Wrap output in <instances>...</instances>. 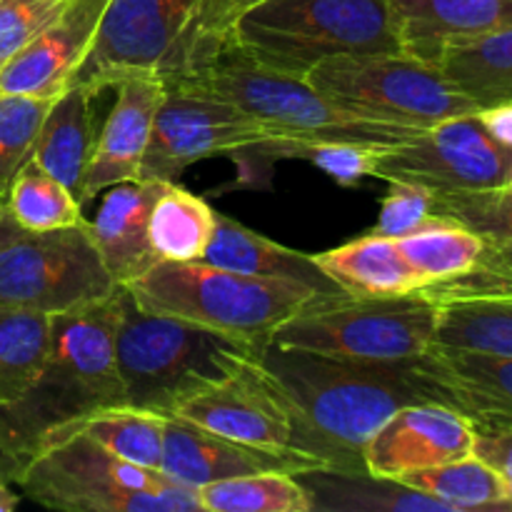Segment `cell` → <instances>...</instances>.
Segmentation results:
<instances>
[{
    "instance_id": "d4e9b609",
    "label": "cell",
    "mask_w": 512,
    "mask_h": 512,
    "mask_svg": "<svg viewBox=\"0 0 512 512\" xmlns=\"http://www.w3.org/2000/svg\"><path fill=\"white\" fill-rule=\"evenodd\" d=\"M295 478L308 493L310 512H453L400 480L368 470L313 468Z\"/></svg>"
},
{
    "instance_id": "52a82bcc",
    "label": "cell",
    "mask_w": 512,
    "mask_h": 512,
    "mask_svg": "<svg viewBox=\"0 0 512 512\" xmlns=\"http://www.w3.org/2000/svg\"><path fill=\"white\" fill-rule=\"evenodd\" d=\"M15 488L38 505L65 512H200L198 490L115 458L80 430L38 450Z\"/></svg>"
},
{
    "instance_id": "7402d4cb",
    "label": "cell",
    "mask_w": 512,
    "mask_h": 512,
    "mask_svg": "<svg viewBox=\"0 0 512 512\" xmlns=\"http://www.w3.org/2000/svg\"><path fill=\"white\" fill-rule=\"evenodd\" d=\"M403 53L430 60L448 45L512 28V0H390Z\"/></svg>"
},
{
    "instance_id": "e0dca14e",
    "label": "cell",
    "mask_w": 512,
    "mask_h": 512,
    "mask_svg": "<svg viewBox=\"0 0 512 512\" xmlns=\"http://www.w3.org/2000/svg\"><path fill=\"white\" fill-rule=\"evenodd\" d=\"M435 345L470 353L512 355V278L475 268L450 283L430 285Z\"/></svg>"
},
{
    "instance_id": "1f68e13d",
    "label": "cell",
    "mask_w": 512,
    "mask_h": 512,
    "mask_svg": "<svg viewBox=\"0 0 512 512\" xmlns=\"http://www.w3.org/2000/svg\"><path fill=\"white\" fill-rule=\"evenodd\" d=\"M50 345V315L0 305V405L13 403L40 373Z\"/></svg>"
},
{
    "instance_id": "484cf974",
    "label": "cell",
    "mask_w": 512,
    "mask_h": 512,
    "mask_svg": "<svg viewBox=\"0 0 512 512\" xmlns=\"http://www.w3.org/2000/svg\"><path fill=\"white\" fill-rule=\"evenodd\" d=\"M90 100L93 95L88 90L80 88L78 83H70L50 103L33 148L35 163L68 185L78 200L95 143Z\"/></svg>"
},
{
    "instance_id": "8d00e7d4",
    "label": "cell",
    "mask_w": 512,
    "mask_h": 512,
    "mask_svg": "<svg viewBox=\"0 0 512 512\" xmlns=\"http://www.w3.org/2000/svg\"><path fill=\"white\" fill-rule=\"evenodd\" d=\"M260 3H265V0H203L193 25H190V33L185 35L178 60H175L173 70L163 80L175 78L178 73L188 70L190 65L200 63L210 53H215L230 38L235 23Z\"/></svg>"
},
{
    "instance_id": "4316f807",
    "label": "cell",
    "mask_w": 512,
    "mask_h": 512,
    "mask_svg": "<svg viewBox=\"0 0 512 512\" xmlns=\"http://www.w3.org/2000/svg\"><path fill=\"white\" fill-rule=\"evenodd\" d=\"M435 65L480 110L512 103V28L448 45Z\"/></svg>"
},
{
    "instance_id": "6da1fadb",
    "label": "cell",
    "mask_w": 512,
    "mask_h": 512,
    "mask_svg": "<svg viewBox=\"0 0 512 512\" xmlns=\"http://www.w3.org/2000/svg\"><path fill=\"white\" fill-rule=\"evenodd\" d=\"M253 355L288 410L293 448L320 468L365 470V443L390 415L413 403H440L423 358L348 360L270 343Z\"/></svg>"
},
{
    "instance_id": "44dd1931",
    "label": "cell",
    "mask_w": 512,
    "mask_h": 512,
    "mask_svg": "<svg viewBox=\"0 0 512 512\" xmlns=\"http://www.w3.org/2000/svg\"><path fill=\"white\" fill-rule=\"evenodd\" d=\"M163 180L135 178L103 190L98 213L88 220L105 268L118 285L133 283L158 263L148 238L150 208L163 190Z\"/></svg>"
},
{
    "instance_id": "83f0119b",
    "label": "cell",
    "mask_w": 512,
    "mask_h": 512,
    "mask_svg": "<svg viewBox=\"0 0 512 512\" xmlns=\"http://www.w3.org/2000/svg\"><path fill=\"white\" fill-rule=\"evenodd\" d=\"M218 228V213L200 195L178 183H165L150 208L148 238L158 260H203Z\"/></svg>"
},
{
    "instance_id": "9c48e42d",
    "label": "cell",
    "mask_w": 512,
    "mask_h": 512,
    "mask_svg": "<svg viewBox=\"0 0 512 512\" xmlns=\"http://www.w3.org/2000/svg\"><path fill=\"white\" fill-rule=\"evenodd\" d=\"M308 80L353 113L405 128H433L480 110L438 65L410 53L338 55L315 65Z\"/></svg>"
},
{
    "instance_id": "2e32d148",
    "label": "cell",
    "mask_w": 512,
    "mask_h": 512,
    "mask_svg": "<svg viewBox=\"0 0 512 512\" xmlns=\"http://www.w3.org/2000/svg\"><path fill=\"white\" fill-rule=\"evenodd\" d=\"M320 468L318 460L298 450H265L238 443L218 433L188 423L178 415H165V440L160 473L185 488L200 490L210 483L240 475L268 473H305Z\"/></svg>"
},
{
    "instance_id": "603a6c76",
    "label": "cell",
    "mask_w": 512,
    "mask_h": 512,
    "mask_svg": "<svg viewBox=\"0 0 512 512\" xmlns=\"http://www.w3.org/2000/svg\"><path fill=\"white\" fill-rule=\"evenodd\" d=\"M313 258L350 298H400L425 288L400 240L378 233L348 240Z\"/></svg>"
},
{
    "instance_id": "ac0fdd59",
    "label": "cell",
    "mask_w": 512,
    "mask_h": 512,
    "mask_svg": "<svg viewBox=\"0 0 512 512\" xmlns=\"http://www.w3.org/2000/svg\"><path fill=\"white\" fill-rule=\"evenodd\" d=\"M108 0H65L53 23L0 68V93L53 100L83 65Z\"/></svg>"
},
{
    "instance_id": "74e56055",
    "label": "cell",
    "mask_w": 512,
    "mask_h": 512,
    "mask_svg": "<svg viewBox=\"0 0 512 512\" xmlns=\"http://www.w3.org/2000/svg\"><path fill=\"white\" fill-rule=\"evenodd\" d=\"M383 148L385 145L350 143V140H320V143H303L293 158L308 160L343 188H355L365 178H373L375 160Z\"/></svg>"
},
{
    "instance_id": "5b68a950",
    "label": "cell",
    "mask_w": 512,
    "mask_h": 512,
    "mask_svg": "<svg viewBox=\"0 0 512 512\" xmlns=\"http://www.w3.org/2000/svg\"><path fill=\"white\" fill-rule=\"evenodd\" d=\"M125 288L148 310L203 325L250 350L268 345L270 335L308 305L335 300L308 285L258 278L205 260H158Z\"/></svg>"
},
{
    "instance_id": "f1b7e54d",
    "label": "cell",
    "mask_w": 512,
    "mask_h": 512,
    "mask_svg": "<svg viewBox=\"0 0 512 512\" xmlns=\"http://www.w3.org/2000/svg\"><path fill=\"white\" fill-rule=\"evenodd\" d=\"M400 245L425 288H430L473 273L483 258L485 238L458 220L435 218L400 238Z\"/></svg>"
},
{
    "instance_id": "bcb514c9",
    "label": "cell",
    "mask_w": 512,
    "mask_h": 512,
    "mask_svg": "<svg viewBox=\"0 0 512 512\" xmlns=\"http://www.w3.org/2000/svg\"><path fill=\"white\" fill-rule=\"evenodd\" d=\"M20 468H23V465H20L13 455H8L3 448H0V478L10 480V483L15 485V480H18L20 475Z\"/></svg>"
},
{
    "instance_id": "7a4b0ae2",
    "label": "cell",
    "mask_w": 512,
    "mask_h": 512,
    "mask_svg": "<svg viewBox=\"0 0 512 512\" xmlns=\"http://www.w3.org/2000/svg\"><path fill=\"white\" fill-rule=\"evenodd\" d=\"M113 333L115 293L83 310L50 315L43 368L20 398L0 405V448L20 465L78 433L90 415L125 405Z\"/></svg>"
},
{
    "instance_id": "8992f818",
    "label": "cell",
    "mask_w": 512,
    "mask_h": 512,
    "mask_svg": "<svg viewBox=\"0 0 512 512\" xmlns=\"http://www.w3.org/2000/svg\"><path fill=\"white\" fill-rule=\"evenodd\" d=\"M230 40L298 78L338 55L403 53L390 0H265L235 23Z\"/></svg>"
},
{
    "instance_id": "b9f144b4",
    "label": "cell",
    "mask_w": 512,
    "mask_h": 512,
    "mask_svg": "<svg viewBox=\"0 0 512 512\" xmlns=\"http://www.w3.org/2000/svg\"><path fill=\"white\" fill-rule=\"evenodd\" d=\"M478 118L498 143L512 148V103L490 105V108L478 110Z\"/></svg>"
},
{
    "instance_id": "30bf717a",
    "label": "cell",
    "mask_w": 512,
    "mask_h": 512,
    "mask_svg": "<svg viewBox=\"0 0 512 512\" xmlns=\"http://www.w3.org/2000/svg\"><path fill=\"white\" fill-rule=\"evenodd\" d=\"M115 288L88 223L20 230L0 248V305L8 308L63 315L103 303Z\"/></svg>"
},
{
    "instance_id": "5bb4252c",
    "label": "cell",
    "mask_w": 512,
    "mask_h": 512,
    "mask_svg": "<svg viewBox=\"0 0 512 512\" xmlns=\"http://www.w3.org/2000/svg\"><path fill=\"white\" fill-rule=\"evenodd\" d=\"M253 353L245 350L228 378L190 395L170 415L255 448L295 450L288 410L260 375Z\"/></svg>"
},
{
    "instance_id": "836d02e7",
    "label": "cell",
    "mask_w": 512,
    "mask_h": 512,
    "mask_svg": "<svg viewBox=\"0 0 512 512\" xmlns=\"http://www.w3.org/2000/svg\"><path fill=\"white\" fill-rule=\"evenodd\" d=\"M80 433L90 435L115 458L128 460L140 468L160 470V463H163L165 415L153 413V410L115 405V408L90 415L80 425Z\"/></svg>"
},
{
    "instance_id": "d6986e66",
    "label": "cell",
    "mask_w": 512,
    "mask_h": 512,
    "mask_svg": "<svg viewBox=\"0 0 512 512\" xmlns=\"http://www.w3.org/2000/svg\"><path fill=\"white\" fill-rule=\"evenodd\" d=\"M113 88L118 90V98L93 143L80 203H88L110 185L140 178L155 115L165 95L163 78L155 73L130 75Z\"/></svg>"
},
{
    "instance_id": "3957f363",
    "label": "cell",
    "mask_w": 512,
    "mask_h": 512,
    "mask_svg": "<svg viewBox=\"0 0 512 512\" xmlns=\"http://www.w3.org/2000/svg\"><path fill=\"white\" fill-rule=\"evenodd\" d=\"M163 83L183 85L195 93L220 98L245 110L283 138V158H293L303 143L350 140V143L388 148L420 133L418 128L383 123L353 113L320 93L308 78L280 73L253 60L230 38L208 58Z\"/></svg>"
},
{
    "instance_id": "7dc6e473",
    "label": "cell",
    "mask_w": 512,
    "mask_h": 512,
    "mask_svg": "<svg viewBox=\"0 0 512 512\" xmlns=\"http://www.w3.org/2000/svg\"><path fill=\"white\" fill-rule=\"evenodd\" d=\"M503 475V483H505V493H508L510 503H512V470H508V473H500Z\"/></svg>"
},
{
    "instance_id": "cb8c5ba5",
    "label": "cell",
    "mask_w": 512,
    "mask_h": 512,
    "mask_svg": "<svg viewBox=\"0 0 512 512\" xmlns=\"http://www.w3.org/2000/svg\"><path fill=\"white\" fill-rule=\"evenodd\" d=\"M203 260L220 265V268L238 270V273L258 275V278L308 285L328 298H345L343 290L320 270L313 255L275 243L223 213H218V228H215L213 243L205 250Z\"/></svg>"
},
{
    "instance_id": "d6a6232c",
    "label": "cell",
    "mask_w": 512,
    "mask_h": 512,
    "mask_svg": "<svg viewBox=\"0 0 512 512\" xmlns=\"http://www.w3.org/2000/svg\"><path fill=\"white\" fill-rule=\"evenodd\" d=\"M200 512H310V500L293 473H253L218 480L198 490Z\"/></svg>"
},
{
    "instance_id": "ee69618b",
    "label": "cell",
    "mask_w": 512,
    "mask_h": 512,
    "mask_svg": "<svg viewBox=\"0 0 512 512\" xmlns=\"http://www.w3.org/2000/svg\"><path fill=\"white\" fill-rule=\"evenodd\" d=\"M20 233L18 223L13 220V215L8 213V208H5V203L0 200V248H3L5 243H8L10 238H15V235Z\"/></svg>"
},
{
    "instance_id": "f35d334b",
    "label": "cell",
    "mask_w": 512,
    "mask_h": 512,
    "mask_svg": "<svg viewBox=\"0 0 512 512\" xmlns=\"http://www.w3.org/2000/svg\"><path fill=\"white\" fill-rule=\"evenodd\" d=\"M435 218L440 215H435L433 190L410 180H390V190L380 205V218L373 233L400 240Z\"/></svg>"
},
{
    "instance_id": "60d3db41",
    "label": "cell",
    "mask_w": 512,
    "mask_h": 512,
    "mask_svg": "<svg viewBox=\"0 0 512 512\" xmlns=\"http://www.w3.org/2000/svg\"><path fill=\"white\" fill-rule=\"evenodd\" d=\"M473 453L498 473L512 470V428H475Z\"/></svg>"
},
{
    "instance_id": "277c9868",
    "label": "cell",
    "mask_w": 512,
    "mask_h": 512,
    "mask_svg": "<svg viewBox=\"0 0 512 512\" xmlns=\"http://www.w3.org/2000/svg\"><path fill=\"white\" fill-rule=\"evenodd\" d=\"M113 338L125 405L160 415L228 378L250 350L203 325L148 310L125 285L115 290Z\"/></svg>"
},
{
    "instance_id": "8fae6325",
    "label": "cell",
    "mask_w": 512,
    "mask_h": 512,
    "mask_svg": "<svg viewBox=\"0 0 512 512\" xmlns=\"http://www.w3.org/2000/svg\"><path fill=\"white\" fill-rule=\"evenodd\" d=\"M268 150L283 158L285 143L275 130L220 98L165 83L140 178L178 183L180 173L200 160Z\"/></svg>"
},
{
    "instance_id": "e575fe53",
    "label": "cell",
    "mask_w": 512,
    "mask_h": 512,
    "mask_svg": "<svg viewBox=\"0 0 512 512\" xmlns=\"http://www.w3.org/2000/svg\"><path fill=\"white\" fill-rule=\"evenodd\" d=\"M53 100L0 93V200L25 160L33 158L40 125Z\"/></svg>"
},
{
    "instance_id": "c3c4849f",
    "label": "cell",
    "mask_w": 512,
    "mask_h": 512,
    "mask_svg": "<svg viewBox=\"0 0 512 512\" xmlns=\"http://www.w3.org/2000/svg\"><path fill=\"white\" fill-rule=\"evenodd\" d=\"M510 188H512V180H510Z\"/></svg>"
},
{
    "instance_id": "7c38bea8",
    "label": "cell",
    "mask_w": 512,
    "mask_h": 512,
    "mask_svg": "<svg viewBox=\"0 0 512 512\" xmlns=\"http://www.w3.org/2000/svg\"><path fill=\"white\" fill-rule=\"evenodd\" d=\"M203 0H108L98 35L73 83L90 95L140 73L173 70Z\"/></svg>"
},
{
    "instance_id": "f546056e",
    "label": "cell",
    "mask_w": 512,
    "mask_h": 512,
    "mask_svg": "<svg viewBox=\"0 0 512 512\" xmlns=\"http://www.w3.org/2000/svg\"><path fill=\"white\" fill-rule=\"evenodd\" d=\"M400 483L440 500L453 512L512 510L503 475L475 453L438 468L410 473L400 478Z\"/></svg>"
},
{
    "instance_id": "4fadbf2b",
    "label": "cell",
    "mask_w": 512,
    "mask_h": 512,
    "mask_svg": "<svg viewBox=\"0 0 512 512\" xmlns=\"http://www.w3.org/2000/svg\"><path fill=\"white\" fill-rule=\"evenodd\" d=\"M373 178L410 180L435 193L503 188L512 180V148L485 130L478 113L460 115L380 150Z\"/></svg>"
},
{
    "instance_id": "f6af8a7d",
    "label": "cell",
    "mask_w": 512,
    "mask_h": 512,
    "mask_svg": "<svg viewBox=\"0 0 512 512\" xmlns=\"http://www.w3.org/2000/svg\"><path fill=\"white\" fill-rule=\"evenodd\" d=\"M20 505V495L15 493V485L10 480L0 478V512H13Z\"/></svg>"
},
{
    "instance_id": "ffe728a7",
    "label": "cell",
    "mask_w": 512,
    "mask_h": 512,
    "mask_svg": "<svg viewBox=\"0 0 512 512\" xmlns=\"http://www.w3.org/2000/svg\"><path fill=\"white\" fill-rule=\"evenodd\" d=\"M423 368L440 403L463 413L475 428H512V355L435 345L423 355Z\"/></svg>"
},
{
    "instance_id": "9a60e30c",
    "label": "cell",
    "mask_w": 512,
    "mask_h": 512,
    "mask_svg": "<svg viewBox=\"0 0 512 512\" xmlns=\"http://www.w3.org/2000/svg\"><path fill=\"white\" fill-rule=\"evenodd\" d=\"M475 425L443 403H413L390 415L363 448L365 470L383 478L438 468L473 455Z\"/></svg>"
},
{
    "instance_id": "4dcf8cb0",
    "label": "cell",
    "mask_w": 512,
    "mask_h": 512,
    "mask_svg": "<svg viewBox=\"0 0 512 512\" xmlns=\"http://www.w3.org/2000/svg\"><path fill=\"white\" fill-rule=\"evenodd\" d=\"M3 203L18 223V228L30 230V233L88 223L73 190L50 173H45L33 158L25 160L23 168L10 180Z\"/></svg>"
},
{
    "instance_id": "d590c367",
    "label": "cell",
    "mask_w": 512,
    "mask_h": 512,
    "mask_svg": "<svg viewBox=\"0 0 512 512\" xmlns=\"http://www.w3.org/2000/svg\"><path fill=\"white\" fill-rule=\"evenodd\" d=\"M435 193V190H433ZM435 215L468 225L485 243L512 238V188L475 190V193H435Z\"/></svg>"
},
{
    "instance_id": "ab89813d",
    "label": "cell",
    "mask_w": 512,
    "mask_h": 512,
    "mask_svg": "<svg viewBox=\"0 0 512 512\" xmlns=\"http://www.w3.org/2000/svg\"><path fill=\"white\" fill-rule=\"evenodd\" d=\"M63 3L65 0H0V68L53 23Z\"/></svg>"
},
{
    "instance_id": "7bdbcfd3",
    "label": "cell",
    "mask_w": 512,
    "mask_h": 512,
    "mask_svg": "<svg viewBox=\"0 0 512 512\" xmlns=\"http://www.w3.org/2000/svg\"><path fill=\"white\" fill-rule=\"evenodd\" d=\"M478 268L490 270V273L510 275L512 278V238L498 240V243H485Z\"/></svg>"
},
{
    "instance_id": "ba28073f",
    "label": "cell",
    "mask_w": 512,
    "mask_h": 512,
    "mask_svg": "<svg viewBox=\"0 0 512 512\" xmlns=\"http://www.w3.org/2000/svg\"><path fill=\"white\" fill-rule=\"evenodd\" d=\"M270 345L348 360H413L435 348V303L428 290L400 298H335L285 320Z\"/></svg>"
}]
</instances>
